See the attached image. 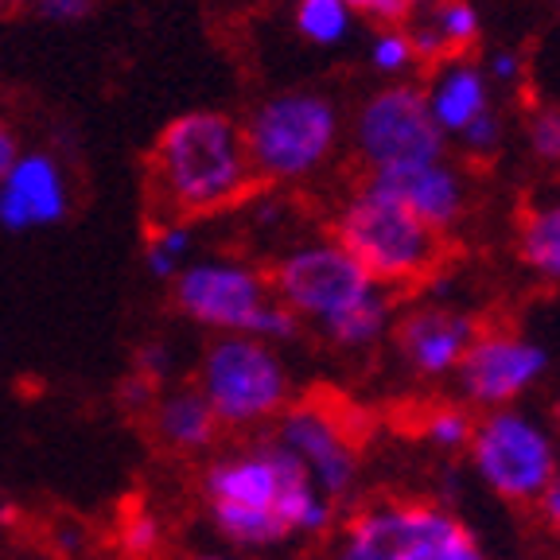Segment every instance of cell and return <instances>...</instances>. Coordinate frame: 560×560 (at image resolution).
I'll return each mask as SVG.
<instances>
[{
    "label": "cell",
    "mask_w": 560,
    "mask_h": 560,
    "mask_svg": "<svg viewBox=\"0 0 560 560\" xmlns=\"http://www.w3.org/2000/svg\"><path fill=\"white\" fill-rule=\"evenodd\" d=\"M202 494L219 534L242 549L324 534L335 517V502L315 490L304 467L280 444H257L214 459L202 475Z\"/></svg>",
    "instance_id": "1"
},
{
    "label": "cell",
    "mask_w": 560,
    "mask_h": 560,
    "mask_svg": "<svg viewBox=\"0 0 560 560\" xmlns=\"http://www.w3.org/2000/svg\"><path fill=\"white\" fill-rule=\"evenodd\" d=\"M149 164L152 187L175 222L234 207L257 184L242 121L222 109H187L172 117L152 140Z\"/></svg>",
    "instance_id": "2"
},
{
    "label": "cell",
    "mask_w": 560,
    "mask_h": 560,
    "mask_svg": "<svg viewBox=\"0 0 560 560\" xmlns=\"http://www.w3.org/2000/svg\"><path fill=\"white\" fill-rule=\"evenodd\" d=\"M342 137L339 105L315 90H284L249 109L242 121L245 156L254 179L304 184L335 156Z\"/></svg>",
    "instance_id": "3"
},
{
    "label": "cell",
    "mask_w": 560,
    "mask_h": 560,
    "mask_svg": "<svg viewBox=\"0 0 560 560\" xmlns=\"http://www.w3.org/2000/svg\"><path fill=\"white\" fill-rule=\"evenodd\" d=\"M335 242L385 292L420 284L440 265V234L366 184L335 214Z\"/></svg>",
    "instance_id": "4"
},
{
    "label": "cell",
    "mask_w": 560,
    "mask_h": 560,
    "mask_svg": "<svg viewBox=\"0 0 560 560\" xmlns=\"http://www.w3.org/2000/svg\"><path fill=\"white\" fill-rule=\"evenodd\" d=\"M199 394L207 397L219 424L249 429L289 409L292 374L269 342L219 335L202 354Z\"/></svg>",
    "instance_id": "5"
},
{
    "label": "cell",
    "mask_w": 560,
    "mask_h": 560,
    "mask_svg": "<svg viewBox=\"0 0 560 560\" xmlns=\"http://www.w3.org/2000/svg\"><path fill=\"white\" fill-rule=\"evenodd\" d=\"M335 560H487V552L452 510L389 502L354 517Z\"/></svg>",
    "instance_id": "6"
},
{
    "label": "cell",
    "mask_w": 560,
    "mask_h": 560,
    "mask_svg": "<svg viewBox=\"0 0 560 560\" xmlns=\"http://www.w3.org/2000/svg\"><path fill=\"white\" fill-rule=\"evenodd\" d=\"M467 455L482 487L506 502H541L560 459L552 432L522 409H490L475 424Z\"/></svg>",
    "instance_id": "7"
},
{
    "label": "cell",
    "mask_w": 560,
    "mask_h": 560,
    "mask_svg": "<svg viewBox=\"0 0 560 560\" xmlns=\"http://www.w3.org/2000/svg\"><path fill=\"white\" fill-rule=\"evenodd\" d=\"M269 289L272 300L289 307L300 324L327 327L342 312L374 296L382 284H374L335 237H315V242L289 249L272 265Z\"/></svg>",
    "instance_id": "8"
},
{
    "label": "cell",
    "mask_w": 560,
    "mask_h": 560,
    "mask_svg": "<svg viewBox=\"0 0 560 560\" xmlns=\"http://www.w3.org/2000/svg\"><path fill=\"white\" fill-rule=\"evenodd\" d=\"M354 152L366 164V172H389V167L444 160L447 137L432 121L424 90L409 82L382 86L354 109L350 121Z\"/></svg>",
    "instance_id": "9"
},
{
    "label": "cell",
    "mask_w": 560,
    "mask_h": 560,
    "mask_svg": "<svg viewBox=\"0 0 560 560\" xmlns=\"http://www.w3.org/2000/svg\"><path fill=\"white\" fill-rule=\"evenodd\" d=\"M272 300L269 277L234 257H202L187 261L172 280V304L191 324L214 335H254L261 307Z\"/></svg>",
    "instance_id": "10"
},
{
    "label": "cell",
    "mask_w": 560,
    "mask_h": 560,
    "mask_svg": "<svg viewBox=\"0 0 560 560\" xmlns=\"http://www.w3.org/2000/svg\"><path fill=\"white\" fill-rule=\"evenodd\" d=\"M549 370V350L517 331H479L467 347L455 382L482 409H514Z\"/></svg>",
    "instance_id": "11"
},
{
    "label": "cell",
    "mask_w": 560,
    "mask_h": 560,
    "mask_svg": "<svg viewBox=\"0 0 560 560\" xmlns=\"http://www.w3.org/2000/svg\"><path fill=\"white\" fill-rule=\"evenodd\" d=\"M277 444L304 467L324 499H342L359 482V452L347 440L342 424L319 405H296L280 417Z\"/></svg>",
    "instance_id": "12"
},
{
    "label": "cell",
    "mask_w": 560,
    "mask_h": 560,
    "mask_svg": "<svg viewBox=\"0 0 560 560\" xmlns=\"http://www.w3.org/2000/svg\"><path fill=\"white\" fill-rule=\"evenodd\" d=\"M366 187L409 210L412 219L424 222L432 234L444 237L459 226L467 214V184L447 160H424V164L389 167V172H370Z\"/></svg>",
    "instance_id": "13"
},
{
    "label": "cell",
    "mask_w": 560,
    "mask_h": 560,
    "mask_svg": "<svg viewBox=\"0 0 560 560\" xmlns=\"http://www.w3.org/2000/svg\"><path fill=\"white\" fill-rule=\"evenodd\" d=\"M70 214V184L62 164L44 149H24L0 184V226L12 234L59 226Z\"/></svg>",
    "instance_id": "14"
},
{
    "label": "cell",
    "mask_w": 560,
    "mask_h": 560,
    "mask_svg": "<svg viewBox=\"0 0 560 560\" xmlns=\"http://www.w3.org/2000/svg\"><path fill=\"white\" fill-rule=\"evenodd\" d=\"M475 335L479 331H475L471 315L455 312V307L424 304L397 324L394 342L401 362L412 374L440 382V377H455V370L464 362Z\"/></svg>",
    "instance_id": "15"
},
{
    "label": "cell",
    "mask_w": 560,
    "mask_h": 560,
    "mask_svg": "<svg viewBox=\"0 0 560 560\" xmlns=\"http://www.w3.org/2000/svg\"><path fill=\"white\" fill-rule=\"evenodd\" d=\"M401 27L417 62H447L464 59L467 47L479 44L482 20L467 0H412L409 20Z\"/></svg>",
    "instance_id": "16"
},
{
    "label": "cell",
    "mask_w": 560,
    "mask_h": 560,
    "mask_svg": "<svg viewBox=\"0 0 560 560\" xmlns=\"http://www.w3.org/2000/svg\"><path fill=\"white\" fill-rule=\"evenodd\" d=\"M432 121L440 125L444 137H459L471 121L490 114V82L479 62L471 59H447L440 62L436 79L424 90Z\"/></svg>",
    "instance_id": "17"
},
{
    "label": "cell",
    "mask_w": 560,
    "mask_h": 560,
    "mask_svg": "<svg viewBox=\"0 0 560 560\" xmlns=\"http://www.w3.org/2000/svg\"><path fill=\"white\" fill-rule=\"evenodd\" d=\"M152 424H156V436L164 444L179 447V452H195V447H207L210 440L219 436V417L207 405V397L187 385V389H175V394L156 397V412H152Z\"/></svg>",
    "instance_id": "18"
},
{
    "label": "cell",
    "mask_w": 560,
    "mask_h": 560,
    "mask_svg": "<svg viewBox=\"0 0 560 560\" xmlns=\"http://www.w3.org/2000/svg\"><path fill=\"white\" fill-rule=\"evenodd\" d=\"M517 254L537 277L560 280V191L525 207L517 222Z\"/></svg>",
    "instance_id": "19"
},
{
    "label": "cell",
    "mask_w": 560,
    "mask_h": 560,
    "mask_svg": "<svg viewBox=\"0 0 560 560\" xmlns=\"http://www.w3.org/2000/svg\"><path fill=\"white\" fill-rule=\"evenodd\" d=\"M394 327V292L377 289L374 296H366L362 304H354L350 312H342L339 319H331L319 331L327 335V342L339 350H366L389 335Z\"/></svg>",
    "instance_id": "20"
},
{
    "label": "cell",
    "mask_w": 560,
    "mask_h": 560,
    "mask_svg": "<svg viewBox=\"0 0 560 560\" xmlns=\"http://www.w3.org/2000/svg\"><path fill=\"white\" fill-rule=\"evenodd\" d=\"M292 27L315 47H339L354 27V12L347 9V0H296Z\"/></svg>",
    "instance_id": "21"
},
{
    "label": "cell",
    "mask_w": 560,
    "mask_h": 560,
    "mask_svg": "<svg viewBox=\"0 0 560 560\" xmlns=\"http://www.w3.org/2000/svg\"><path fill=\"white\" fill-rule=\"evenodd\" d=\"M187 261H191V226L164 219V226L152 230L144 245V269L156 280H175Z\"/></svg>",
    "instance_id": "22"
},
{
    "label": "cell",
    "mask_w": 560,
    "mask_h": 560,
    "mask_svg": "<svg viewBox=\"0 0 560 560\" xmlns=\"http://www.w3.org/2000/svg\"><path fill=\"white\" fill-rule=\"evenodd\" d=\"M475 432V420L467 417V409L459 405H444V409H432L424 420V440L440 452H467Z\"/></svg>",
    "instance_id": "23"
},
{
    "label": "cell",
    "mask_w": 560,
    "mask_h": 560,
    "mask_svg": "<svg viewBox=\"0 0 560 560\" xmlns=\"http://www.w3.org/2000/svg\"><path fill=\"white\" fill-rule=\"evenodd\" d=\"M525 144L534 160L560 167V105H537L525 121Z\"/></svg>",
    "instance_id": "24"
},
{
    "label": "cell",
    "mask_w": 560,
    "mask_h": 560,
    "mask_svg": "<svg viewBox=\"0 0 560 560\" xmlns=\"http://www.w3.org/2000/svg\"><path fill=\"white\" fill-rule=\"evenodd\" d=\"M412 62H417V55H412L405 27H382V32L370 39V67L382 70V74H401Z\"/></svg>",
    "instance_id": "25"
},
{
    "label": "cell",
    "mask_w": 560,
    "mask_h": 560,
    "mask_svg": "<svg viewBox=\"0 0 560 560\" xmlns=\"http://www.w3.org/2000/svg\"><path fill=\"white\" fill-rule=\"evenodd\" d=\"M121 545H125V552H132V557H140V560H149L152 552H160V545H164V525H160V517L149 514V510L129 514L121 525Z\"/></svg>",
    "instance_id": "26"
},
{
    "label": "cell",
    "mask_w": 560,
    "mask_h": 560,
    "mask_svg": "<svg viewBox=\"0 0 560 560\" xmlns=\"http://www.w3.org/2000/svg\"><path fill=\"white\" fill-rule=\"evenodd\" d=\"M459 144H464L471 156H494L499 152V144H502V121H499V114L490 109V114H482L479 121H471L464 132H459Z\"/></svg>",
    "instance_id": "27"
},
{
    "label": "cell",
    "mask_w": 560,
    "mask_h": 560,
    "mask_svg": "<svg viewBox=\"0 0 560 560\" xmlns=\"http://www.w3.org/2000/svg\"><path fill=\"white\" fill-rule=\"evenodd\" d=\"M347 9L354 12V16L374 20V24L401 27L405 20H409L412 0H347Z\"/></svg>",
    "instance_id": "28"
},
{
    "label": "cell",
    "mask_w": 560,
    "mask_h": 560,
    "mask_svg": "<svg viewBox=\"0 0 560 560\" xmlns=\"http://www.w3.org/2000/svg\"><path fill=\"white\" fill-rule=\"evenodd\" d=\"M32 9L47 24H82L94 12V0H32Z\"/></svg>",
    "instance_id": "29"
},
{
    "label": "cell",
    "mask_w": 560,
    "mask_h": 560,
    "mask_svg": "<svg viewBox=\"0 0 560 560\" xmlns=\"http://www.w3.org/2000/svg\"><path fill=\"white\" fill-rule=\"evenodd\" d=\"M172 366H175L172 347H164V342H144V347L137 350V370H132V374L149 377L152 385H160L172 374Z\"/></svg>",
    "instance_id": "30"
},
{
    "label": "cell",
    "mask_w": 560,
    "mask_h": 560,
    "mask_svg": "<svg viewBox=\"0 0 560 560\" xmlns=\"http://www.w3.org/2000/svg\"><path fill=\"white\" fill-rule=\"evenodd\" d=\"M487 82H517L522 79V55L517 51H494L482 67Z\"/></svg>",
    "instance_id": "31"
},
{
    "label": "cell",
    "mask_w": 560,
    "mask_h": 560,
    "mask_svg": "<svg viewBox=\"0 0 560 560\" xmlns=\"http://www.w3.org/2000/svg\"><path fill=\"white\" fill-rule=\"evenodd\" d=\"M20 152H24V140H20V132L0 117V184H4V175H9L12 164L20 160Z\"/></svg>",
    "instance_id": "32"
},
{
    "label": "cell",
    "mask_w": 560,
    "mask_h": 560,
    "mask_svg": "<svg viewBox=\"0 0 560 560\" xmlns=\"http://www.w3.org/2000/svg\"><path fill=\"white\" fill-rule=\"evenodd\" d=\"M156 389L160 385H152L149 377H140V374H132L129 382L121 385V397H125V405H149V401H156Z\"/></svg>",
    "instance_id": "33"
},
{
    "label": "cell",
    "mask_w": 560,
    "mask_h": 560,
    "mask_svg": "<svg viewBox=\"0 0 560 560\" xmlns=\"http://www.w3.org/2000/svg\"><path fill=\"white\" fill-rule=\"evenodd\" d=\"M24 9H32V0H0V16H16Z\"/></svg>",
    "instance_id": "34"
},
{
    "label": "cell",
    "mask_w": 560,
    "mask_h": 560,
    "mask_svg": "<svg viewBox=\"0 0 560 560\" xmlns=\"http://www.w3.org/2000/svg\"><path fill=\"white\" fill-rule=\"evenodd\" d=\"M549 490H552V494H560V459H557V475H552V487Z\"/></svg>",
    "instance_id": "35"
},
{
    "label": "cell",
    "mask_w": 560,
    "mask_h": 560,
    "mask_svg": "<svg viewBox=\"0 0 560 560\" xmlns=\"http://www.w3.org/2000/svg\"><path fill=\"white\" fill-rule=\"evenodd\" d=\"M202 560H234V557H214V552H210V557H202Z\"/></svg>",
    "instance_id": "36"
},
{
    "label": "cell",
    "mask_w": 560,
    "mask_h": 560,
    "mask_svg": "<svg viewBox=\"0 0 560 560\" xmlns=\"http://www.w3.org/2000/svg\"><path fill=\"white\" fill-rule=\"evenodd\" d=\"M557 432H560V401H557Z\"/></svg>",
    "instance_id": "37"
}]
</instances>
